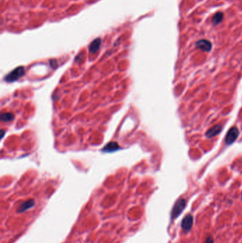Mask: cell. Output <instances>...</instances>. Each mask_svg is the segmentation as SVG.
Wrapping results in <instances>:
<instances>
[{
	"label": "cell",
	"instance_id": "cell-1",
	"mask_svg": "<svg viewBox=\"0 0 242 243\" xmlns=\"http://www.w3.org/2000/svg\"><path fill=\"white\" fill-rule=\"evenodd\" d=\"M24 75H25L24 67L23 66L17 67L6 76V77L4 78V80H6L8 82H14V81L18 80L21 78H22Z\"/></svg>",
	"mask_w": 242,
	"mask_h": 243
},
{
	"label": "cell",
	"instance_id": "cell-2",
	"mask_svg": "<svg viewBox=\"0 0 242 243\" xmlns=\"http://www.w3.org/2000/svg\"><path fill=\"white\" fill-rule=\"evenodd\" d=\"M186 206V200L184 198H180L178 200L173 208L171 212V218L172 220L176 219L180 214L182 213L184 208Z\"/></svg>",
	"mask_w": 242,
	"mask_h": 243
},
{
	"label": "cell",
	"instance_id": "cell-3",
	"mask_svg": "<svg viewBox=\"0 0 242 243\" xmlns=\"http://www.w3.org/2000/svg\"><path fill=\"white\" fill-rule=\"evenodd\" d=\"M239 135V131L238 130L237 127H233L228 131L227 134L226 135L225 137V143L227 145H230V144H233L237 139L238 138Z\"/></svg>",
	"mask_w": 242,
	"mask_h": 243
},
{
	"label": "cell",
	"instance_id": "cell-4",
	"mask_svg": "<svg viewBox=\"0 0 242 243\" xmlns=\"http://www.w3.org/2000/svg\"><path fill=\"white\" fill-rule=\"evenodd\" d=\"M193 217L190 214H187V215L185 216L183 219H182L181 223V227L185 232H188L190 231L193 227Z\"/></svg>",
	"mask_w": 242,
	"mask_h": 243
},
{
	"label": "cell",
	"instance_id": "cell-5",
	"mask_svg": "<svg viewBox=\"0 0 242 243\" xmlns=\"http://www.w3.org/2000/svg\"><path fill=\"white\" fill-rule=\"evenodd\" d=\"M196 46L203 51H210L212 49V44L209 40L205 39L199 40L196 43Z\"/></svg>",
	"mask_w": 242,
	"mask_h": 243
},
{
	"label": "cell",
	"instance_id": "cell-6",
	"mask_svg": "<svg viewBox=\"0 0 242 243\" xmlns=\"http://www.w3.org/2000/svg\"><path fill=\"white\" fill-rule=\"evenodd\" d=\"M34 204H35V200L34 199H29L26 200V201L24 202L22 205L19 206L17 212H18V213H23V212H25L26 211H27V210L30 209V208H31L33 206H34Z\"/></svg>",
	"mask_w": 242,
	"mask_h": 243
},
{
	"label": "cell",
	"instance_id": "cell-7",
	"mask_svg": "<svg viewBox=\"0 0 242 243\" xmlns=\"http://www.w3.org/2000/svg\"><path fill=\"white\" fill-rule=\"evenodd\" d=\"M222 127L221 125H215V126L212 127V128L210 129L208 131H207L206 133V136L208 138L213 137V136H217V135L220 134V133L222 132Z\"/></svg>",
	"mask_w": 242,
	"mask_h": 243
},
{
	"label": "cell",
	"instance_id": "cell-8",
	"mask_svg": "<svg viewBox=\"0 0 242 243\" xmlns=\"http://www.w3.org/2000/svg\"><path fill=\"white\" fill-rule=\"evenodd\" d=\"M101 43H102V40L99 38H95V40H93L89 46V51L90 53H95L96 52L99 51V48H100V46H101Z\"/></svg>",
	"mask_w": 242,
	"mask_h": 243
},
{
	"label": "cell",
	"instance_id": "cell-9",
	"mask_svg": "<svg viewBox=\"0 0 242 243\" xmlns=\"http://www.w3.org/2000/svg\"><path fill=\"white\" fill-rule=\"evenodd\" d=\"M120 146L118 145V144L115 142H111L107 144V145L104 147L102 151L104 152H114L120 149Z\"/></svg>",
	"mask_w": 242,
	"mask_h": 243
},
{
	"label": "cell",
	"instance_id": "cell-10",
	"mask_svg": "<svg viewBox=\"0 0 242 243\" xmlns=\"http://www.w3.org/2000/svg\"><path fill=\"white\" fill-rule=\"evenodd\" d=\"M14 119V115L11 112H4L1 115V120L4 122L12 121Z\"/></svg>",
	"mask_w": 242,
	"mask_h": 243
},
{
	"label": "cell",
	"instance_id": "cell-11",
	"mask_svg": "<svg viewBox=\"0 0 242 243\" xmlns=\"http://www.w3.org/2000/svg\"><path fill=\"white\" fill-rule=\"evenodd\" d=\"M223 17H224V15H223V13H222V12L216 13L214 15V16H213L212 23L215 25L220 24V23L222 22V20H223Z\"/></svg>",
	"mask_w": 242,
	"mask_h": 243
},
{
	"label": "cell",
	"instance_id": "cell-12",
	"mask_svg": "<svg viewBox=\"0 0 242 243\" xmlns=\"http://www.w3.org/2000/svg\"><path fill=\"white\" fill-rule=\"evenodd\" d=\"M205 243H214V239L211 235H209L208 237L206 238V240H205Z\"/></svg>",
	"mask_w": 242,
	"mask_h": 243
},
{
	"label": "cell",
	"instance_id": "cell-13",
	"mask_svg": "<svg viewBox=\"0 0 242 243\" xmlns=\"http://www.w3.org/2000/svg\"><path fill=\"white\" fill-rule=\"evenodd\" d=\"M1 132L2 133V134H1V138H3V136H4V132L3 130H1Z\"/></svg>",
	"mask_w": 242,
	"mask_h": 243
},
{
	"label": "cell",
	"instance_id": "cell-14",
	"mask_svg": "<svg viewBox=\"0 0 242 243\" xmlns=\"http://www.w3.org/2000/svg\"><path fill=\"white\" fill-rule=\"evenodd\" d=\"M241 198H242V196H241Z\"/></svg>",
	"mask_w": 242,
	"mask_h": 243
}]
</instances>
